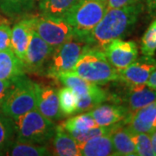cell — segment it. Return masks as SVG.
Here are the masks:
<instances>
[{
    "instance_id": "1",
    "label": "cell",
    "mask_w": 156,
    "mask_h": 156,
    "mask_svg": "<svg viewBox=\"0 0 156 156\" xmlns=\"http://www.w3.org/2000/svg\"><path fill=\"white\" fill-rule=\"evenodd\" d=\"M142 11V3L122 8H108L103 17L86 37L85 41L91 48L103 50L113 40L127 37L134 29Z\"/></svg>"
},
{
    "instance_id": "2",
    "label": "cell",
    "mask_w": 156,
    "mask_h": 156,
    "mask_svg": "<svg viewBox=\"0 0 156 156\" xmlns=\"http://www.w3.org/2000/svg\"><path fill=\"white\" fill-rule=\"evenodd\" d=\"M96 85H104L119 80V72L105 56L103 50L89 48L84 52L71 71Z\"/></svg>"
},
{
    "instance_id": "3",
    "label": "cell",
    "mask_w": 156,
    "mask_h": 156,
    "mask_svg": "<svg viewBox=\"0 0 156 156\" xmlns=\"http://www.w3.org/2000/svg\"><path fill=\"white\" fill-rule=\"evenodd\" d=\"M108 8L107 0H79L63 17L72 28L73 37L85 41Z\"/></svg>"
},
{
    "instance_id": "4",
    "label": "cell",
    "mask_w": 156,
    "mask_h": 156,
    "mask_svg": "<svg viewBox=\"0 0 156 156\" xmlns=\"http://www.w3.org/2000/svg\"><path fill=\"white\" fill-rule=\"evenodd\" d=\"M37 83L23 76L13 82L5 100L0 106L4 115L16 121L26 113L37 108Z\"/></svg>"
},
{
    "instance_id": "5",
    "label": "cell",
    "mask_w": 156,
    "mask_h": 156,
    "mask_svg": "<svg viewBox=\"0 0 156 156\" xmlns=\"http://www.w3.org/2000/svg\"><path fill=\"white\" fill-rule=\"evenodd\" d=\"M14 122L16 140L39 145H46L53 138L56 124L36 108L26 113Z\"/></svg>"
},
{
    "instance_id": "6",
    "label": "cell",
    "mask_w": 156,
    "mask_h": 156,
    "mask_svg": "<svg viewBox=\"0 0 156 156\" xmlns=\"http://www.w3.org/2000/svg\"><path fill=\"white\" fill-rule=\"evenodd\" d=\"M89 48L91 46L87 42L73 37L54 50L47 68V76L56 79L61 73L71 71L80 56Z\"/></svg>"
},
{
    "instance_id": "7",
    "label": "cell",
    "mask_w": 156,
    "mask_h": 156,
    "mask_svg": "<svg viewBox=\"0 0 156 156\" xmlns=\"http://www.w3.org/2000/svg\"><path fill=\"white\" fill-rule=\"evenodd\" d=\"M32 29L54 50L73 37V30L63 17L41 14L30 17Z\"/></svg>"
},
{
    "instance_id": "8",
    "label": "cell",
    "mask_w": 156,
    "mask_h": 156,
    "mask_svg": "<svg viewBox=\"0 0 156 156\" xmlns=\"http://www.w3.org/2000/svg\"><path fill=\"white\" fill-rule=\"evenodd\" d=\"M53 52L54 49L41 38L38 34L32 29L23 62L25 71L27 70L32 73L41 71L45 64L49 62Z\"/></svg>"
},
{
    "instance_id": "9",
    "label": "cell",
    "mask_w": 156,
    "mask_h": 156,
    "mask_svg": "<svg viewBox=\"0 0 156 156\" xmlns=\"http://www.w3.org/2000/svg\"><path fill=\"white\" fill-rule=\"evenodd\" d=\"M108 60L117 70H122L138 57V47L134 41L115 39L103 48Z\"/></svg>"
},
{
    "instance_id": "10",
    "label": "cell",
    "mask_w": 156,
    "mask_h": 156,
    "mask_svg": "<svg viewBox=\"0 0 156 156\" xmlns=\"http://www.w3.org/2000/svg\"><path fill=\"white\" fill-rule=\"evenodd\" d=\"M156 69V60L151 56L143 55L128 67L119 70V80L129 87L145 85L151 73Z\"/></svg>"
},
{
    "instance_id": "11",
    "label": "cell",
    "mask_w": 156,
    "mask_h": 156,
    "mask_svg": "<svg viewBox=\"0 0 156 156\" xmlns=\"http://www.w3.org/2000/svg\"><path fill=\"white\" fill-rule=\"evenodd\" d=\"M37 109L44 116L53 122L61 120L64 116L59 105L58 91L51 86L37 87Z\"/></svg>"
},
{
    "instance_id": "12",
    "label": "cell",
    "mask_w": 156,
    "mask_h": 156,
    "mask_svg": "<svg viewBox=\"0 0 156 156\" xmlns=\"http://www.w3.org/2000/svg\"><path fill=\"white\" fill-rule=\"evenodd\" d=\"M128 128L133 133L151 134L156 130V101L140 108L127 121Z\"/></svg>"
},
{
    "instance_id": "13",
    "label": "cell",
    "mask_w": 156,
    "mask_h": 156,
    "mask_svg": "<svg viewBox=\"0 0 156 156\" xmlns=\"http://www.w3.org/2000/svg\"><path fill=\"white\" fill-rule=\"evenodd\" d=\"M32 30L30 17H25L11 28V50L23 63L28 48Z\"/></svg>"
},
{
    "instance_id": "14",
    "label": "cell",
    "mask_w": 156,
    "mask_h": 156,
    "mask_svg": "<svg viewBox=\"0 0 156 156\" xmlns=\"http://www.w3.org/2000/svg\"><path fill=\"white\" fill-rule=\"evenodd\" d=\"M126 123L127 121H124V122H120V123H116L110 134L114 155H136L133 132L128 128V126H123Z\"/></svg>"
},
{
    "instance_id": "15",
    "label": "cell",
    "mask_w": 156,
    "mask_h": 156,
    "mask_svg": "<svg viewBox=\"0 0 156 156\" xmlns=\"http://www.w3.org/2000/svg\"><path fill=\"white\" fill-rule=\"evenodd\" d=\"M89 113L98 126L105 127L116 124L122 120H127L130 116V115H128V108L116 104L101 103Z\"/></svg>"
},
{
    "instance_id": "16",
    "label": "cell",
    "mask_w": 156,
    "mask_h": 156,
    "mask_svg": "<svg viewBox=\"0 0 156 156\" xmlns=\"http://www.w3.org/2000/svg\"><path fill=\"white\" fill-rule=\"evenodd\" d=\"M24 73L23 63L11 49L0 50V79L14 82Z\"/></svg>"
},
{
    "instance_id": "17",
    "label": "cell",
    "mask_w": 156,
    "mask_h": 156,
    "mask_svg": "<svg viewBox=\"0 0 156 156\" xmlns=\"http://www.w3.org/2000/svg\"><path fill=\"white\" fill-rule=\"evenodd\" d=\"M52 139L53 154L58 156H81L79 144L62 125L56 126Z\"/></svg>"
},
{
    "instance_id": "18",
    "label": "cell",
    "mask_w": 156,
    "mask_h": 156,
    "mask_svg": "<svg viewBox=\"0 0 156 156\" xmlns=\"http://www.w3.org/2000/svg\"><path fill=\"white\" fill-rule=\"evenodd\" d=\"M111 134V133H110ZM110 134L97 136L79 144L81 155L108 156L114 155V149Z\"/></svg>"
},
{
    "instance_id": "19",
    "label": "cell",
    "mask_w": 156,
    "mask_h": 156,
    "mask_svg": "<svg viewBox=\"0 0 156 156\" xmlns=\"http://www.w3.org/2000/svg\"><path fill=\"white\" fill-rule=\"evenodd\" d=\"M129 88L130 90L128 95V108L133 113L156 101V90L147 87L146 84Z\"/></svg>"
},
{
    "instance_id": "20",
    "label": "cell",
    "mask_w": 156,
    "mask_h": 156,
    "mask_svg": "<svg viewBox=\"0 0 156 156\" xmlns=\"http://www.w3.org/2000/svg\"><path fill=\"white\" fill-rule=\"evenodd\" d=\"M5 155L12 156H44L52 154L45 145L13 140L6 149Z\"/></svg>"
},
{
    "instance_id": "21",
    "label": "cell",
    "mask_w": 156,
    "mask_h": 156,
    "mask_svg": "<svg viewBox=\"0 0 156 156\" xmlns=\"http://www.w3.org/2000/svg\"><path fill=\"white\" fill-rule=\"evenodd\" d=\"M37 0H0V9L4 14L12 18L27 16L33 11Z\"/></svg>"
},
{
    "instance_id": "22",
    "label": "cell",
    "mask_w": 156,
    "mask_h": 156,
    "mask_svg": "<svg viewBox=\"0 0 156 156\" xmlns=\"http://www.w3.org/2000/svg\"><path fill=\"white\" fill-rule=\"evenodd\" d=\"M56 79L63 84V86L72 89L77 97L86 95L97 86L96 84L89 83L73 72L61 73Z\"/></svg>"
},
{
    "instance_id": "23",
    "label": "cell",
    "mask_w": 156,
    "mask_h": 156,
    "mask_svg": "<svg viewBox=\"0 0 156 156\" xmlns=\"http://www.w3.org/2000/svg\"><path fill=\"white\" fill-rule=\"evenodd\" d=\"M41 14L64 17L79 0H37Z\"/></svg>"
},
{
    "instance_id": "24",
    "label": "cell",
    "mask_w": 156,
    "mask_h": 156,
    "mask_svg": "<svg viewBox=\"0 0 156 156\" xmlns=\"http://www.w3.org/2000/svg\"><path fill=\"white\" fill-rule=\"evenodd\" d=\"M70 135L76 134H81L89 130V128L97 126L94 118L88 113H82L78 115L71 117L66 120L64 122L61 124Z\"/></svg>"
},
{
    "instance_id": "25",
    "label": "cell",
    "mask_w": 156,
    "mask_h": 156,
    "mask_svg": "<svg viewBox=\"0 0 156 156\" xmlns=\"http://www.w3.org/2000/svg\"><path fill=\"white\" fill-rule=\"evenodd\" d=\"M108 99L107 93L102 89L96 86L86 95L78 97L76 113L91 111Z\"/></svg>"
},
{
    "instance_id": "26",
    "label": "cell",
    "mask_w": 156,
    "mask_h": 156,
    "mask_svg": "<svg viewBox=\"0 0 156 156\" xmlns=\"http://www.w3.org/2000/svg\"><path fill=\"white\" fill-rule=\"evenodd\" d=\"M59 105L63 115H71L76 113L78 97L72 89L66 86L58 90Z\"/></svg>"
},
{
    "instance_id": "27",
    "label": "cell",
    "mask_w": 156,
    "mask_h": 156,
    "mask_svg": "<svg viewBox=\"0 0 156 156\" xmlns=\"http://www.w3.org/2000/svg\"><path fill=\"white\" fill-rule=\"evenodd\" d=\"M15 128L13 121L8 117H0V155L5 154L6 149L14 140Z\"/></svg>"
},
{
    "instance_id": "28",
    "label": "cell",
    "mask_w": 156,
    "mask_h": 156,
    "mask_svg": "<svg viewBox=\"0 0 156 156\" xmlns=\"http://www.w3.org/2000/svg\"><path fill=\"white\" fill-rule=\"evenodd\" d=\"M141 53L153 56L156 51V17L141 38Z\"/></svg>"
},
{
    "instance_id": "29",
    "label": "cell",
    "mask_w": 156,
    "mask_h": 156,
    "mask_svg": "<svg viewBox=\"0 0 156 156\" xmlns=\"http://www.w3.org/2000/svg\"><path fill=\"white\" fill-rule=\"evenodd\" d=\"M136 155L154 156L152 147L150 134L147 133H133Z\"/></svg>"
},
{
    "instance_id": "30",
    "label": "cell",
    "mask_w": 156,
    "mask_h": 156,
    "mask_svg": "<svg viewBox=\"0 0 156 156\" xmlns=\"http://www.w3.org/2000/svg\"><path fill=\"white\" fill-rule=\"evenodd\" d=\"M11 28L5 18L0 17V50L11 49Z\"/></svg>"
},
{
    "instance_id": "31",
    "label": "cell",
    "mask_w": 156,
    "mask_h": 156,
    "mask_svg": "<svg viewBox=\"0 0 156 156\" xmlns=\"http://www.w3.org/2000/svg\"><path fill=\"white\" fill-rule=\"evenodd\" d=\"M108 8H122L141 3V0H107Z\"/></svg>"
},
{
    "instance_id": "32",
    "label": "cell",
    "mask_w": 156,
    "mask_h": 156,
    "mask_svg": "<svg viewBox=\"0 0 156 156\" xmlns=\"http://www.w3.org/2000/svg\"><path fill=\"white\" fill-rule=\"evenodd\" d=\"M12 83L13 82L0 79V106L2 105L4 101L5 100L7 95L9 94Z\"/></svg>"
},
{
    "instance_id": "33",
    "label": "cell",
    "mask_w": 156,
    "mask_h": 156,
    "mask_svg": "<svg viewBox=\"0 0 156 156\" xmlns=\"http://www.w3.org/2000/svg\"><path fill=\"white\" fill-rule=\"evenodd\" d=\"M146 5L148 14L156 17V0H146Z\"/></svg>"
},
{
    "instance_id": "34",
    "label": "cell",
    "mask_w": 156,
    "mask_h": 156,
    "mask_svg": "<svg viewBox=\"0 0 156 156\" xmlns=\"http://www.w3.org/2000/svg\"><path fill=\"white\" fill-rule=\"evenodd\" d=\"M146 85L147 87H149L151 89H155L156 90V69L151 73V75L149 76V78L147 82Z\"/></svg>"
},
{
    "instance_id": "35",
    "label": "cell",
    "mask_w": 156,
    "mask_h": 156,
    "mask_svg": "<svg viewBox=\"0 0 156 156\" xmlns=\"http://www.w3.org/2000/svg\"><path fill=\"white\" fill-rule=\"evenodd\" d=\"M151 136V143H152V147L154 153V155H156V130L150 134Z\"/></svg>"
}]
</instances>
